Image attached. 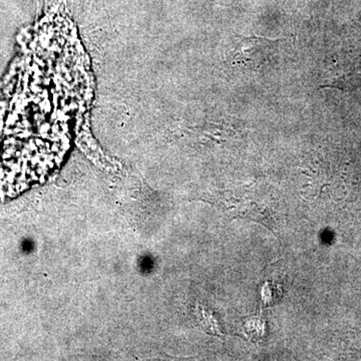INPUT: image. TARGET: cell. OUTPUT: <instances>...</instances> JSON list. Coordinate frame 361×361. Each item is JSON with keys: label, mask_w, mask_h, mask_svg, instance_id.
Returning a JSON list of instances; mask_svg holds the SVG:
<instances>
[{"label": "cell", "mask_w": 361, "mask_h": 361, "mask_svg": "<svg viewBox=\"0 0 361 361\" xmlns=\"http://www.w3.org/2000/svg\"><path fill=\"white\" fill-rule=\"evenodd\" d=\"M218 206L224 211L226 215L232 219H248L255 222L262 223L268 228H273V219L269 213L266 203L261 201L257 196L252 194H234L232 192L225 191L219 197ZM272 230V229H271Z\"/></svg>", "instance_id": "2"}, {"label": "cell", "mask_w": 361, "mask_h": 361, "mask_svg": "<svg viewBox=\"0 0 361 361\" xmlns=\"http://www.w3.org/2000/svg\"><path fill=\"white\" fill-rule=\"evenodd\" d=\"M283 39H271L259 35L232 37L227 62L236 71H258L274 55Z\"/></svg>", "instance_id": "1"}]
</instances>
